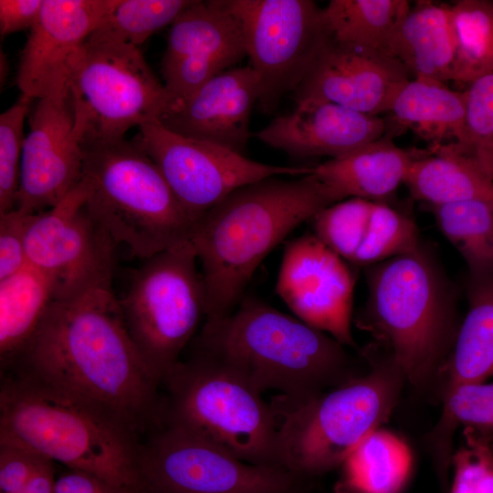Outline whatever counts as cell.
I'll return each instance as SVG.
<instances>
[{
    "label": "cell",
    "mask_w": 493,
    "mask_h": 493,
    "mask_svg": "<svg viewBox=\"0 0 493 493\" xmlns=\"http://www.w3.org/2000/svg\"><path fill=\"white\" fill-rule=\"evenodd\" d=\"M4 372L83 405L138 438L163 423L161 384L134 345L112 288L54 300Z\"/></svg>",
    "instance_id": "6da1fadb"
},
{
    "label": "cell",
    "mask_w": 493,
    "mask_h": 493,
    "mask_svg": "<svg viewBox=\"0 0 493 493\" xmlns=\"http://www.w3.org/2000/svg\"><path fill=\"white\" fill-rule=\"evenodd\" d=\"M283 177L236 189L195 222L190 241L202 266L205 320L231 313L267 255L301 223L339 202L312 173Z\"/></svg>",
    "instance_id": "7a4b0ae2"
},
{
    "label": "cell",
    "mask_w": 493,
    "mask_h": 493,
    "mask_svg": "<svg viewBox=\"0 0 493 493\" xmlns=\"http://www.w3.org/2000/svg\"><path fill=\"white\" fill-rule=\"evenodd\" d=\"M194 342V353L228 367L258 393H280L277 410L323 393L341 379L347 360L335 339L253 297L206 320Z\"/></svg>",
    "instance_id": "3957f363"
},
{
    "label": "cell",
    "mask_w": 493,
    "mask_h": 493,
    "mask_svg": "<svg viewBox=\"0 0 493 493\" xmlns=\"http://www.w3.org/2000/svg\"><path fill=\"white\" fill-rule=\"evenodd\" d=\"M0 443L140 493L141 441L90 409L24 377L1 372Z\"/></svg>",
    "instance_id": "277c9868"
},
{
    "label": "cell",
    "mask_w": 493,
    "mask_h": 493,
    "mask_svg": "<svg viewBox=\"0 0 493 493\" xmlns=\"http://www.w3.org/2000/svg\"><path fill=\"white\" fill-rule=\"evenodd\" d=\"M82 148L87 207L117 245L145 260L191 240L194 221L134 140Z\"/></svg>",
    "instance_id": "5b68a950"
},
{
    "label": "cell",
    "mask_w": 493,
    "mask_h": 493,
    "mask_svg": "<svg viewBox=\"0 0 493 493\" xmlns=\"http://www.w3.org/2000/svg\"><path fill=\"white\" fill-rule=\"evenodd\" d=\"M367 267L368 298L357 323L386 342L404 377L422 382L448 338L452 298L445 278L422 245Z\"/></svg>",
    "instance_id": "8992f818"
},
{
    "label": "cell",
    "mask_w": 493,
    "mask_h": 493,
    "mask_svg": "<svg viewBox=\"0 0 493 493\" xmlns=\"http://www.w3.org/2000/svg\"><path fill=\"white\" fill-rule=\"evenodd\" d=\"M161 387L166 393L162 424L194 433L247 463L280 467L278 413L231 369L193 352L172 368Z\"/></svg>",
    "instance_id": "52a82bcc"
},
{
    "label": "cell",
    "mask_w": 493,
    "mask_h": 493,
    "mask_svg": "<svg viewBox=\"0 0 493 493\" xmlns=\"http://www.w3.org/2000/svg\"><path fill=\"white\" fill-rule=\"evenodd\" d=\"M402 377L393 362L301 404L277 410L278 466L303 479L341 467L387 420Z\"/></svg>",
    "instance_id": "ba28073f"
},
{
    "label": "cell",
    "mask_w": 493,
    "mask_h": 493,
    "mask_svg": "<svg viewBox=\"0 0 493 493\" xmlns=\"http://www.w3.org/2000/svg\"><path fill=\"white\" fill-rule=\"evenodd\" d=\"M191 241L144 260L119 299L127 330L147 368L162 381L205 317V292Z\"/></svg>",
    "instance_id": "9c48e42d"
},
{
    "label": "cell",
    "mask_w": 493,
    "mask_h": 493,
    "mask_svg": "<svg viewBox=\"0 0 493 493\" xmlns=\"http://www.w3.org/2000/svg\"><path fill=\"white\" fill-rule=\"evenodd\" d=\"M68 90L82 147L125 139L131 129L159 119L170 102L140 48L117 42L87 39L72 64Z\"/></svg>",
    "instance_id": "30bf717a"
},
{
    "label": "cell",
    "mask_w": 493,
    "mask_h": 493,
    "mask_svg": "<svg viewBox=\"0 0 493 493\" xmlns=\"http://www.w3.org/2000/svg\"><path fill=\"white\" fill-rule=\"evenodd\" d=\"M140 493H304V479L243 461L184 428L162 424L141 442Z\"/></svg>",
    "instance_id": "8fae6325"
},
{
    "label": "cell",
    "mask_w": 493,
    "mask_h": 493,
    "mask_svg": "<svg viewBox=\"0 0 493 493\" xmlns=\"http://www.w3.org/2000/svg\"><path fill=\"white\" fill-rule=\"evenodd\" d=\"M237 20L259 89L272 112L296 90L330 39L322 8L311 0H223Z\"/></svg>",
    "instance_id": "7c38bea8"
},
{
    "label": "cell",
    "mask_w": 493,
    "mask_h": 493,
    "mask_svg": "<svg viewBox=\"0 0 493 493\" xmlns=\"http://www.w3.org/2000/svg\"><path fill=\"white\" fill-rule=\"evenodd\" d=\"M85 177L57 205L35 214L26 233L27 264L53 282L57 299L112 288L117 244L87 207Z\"/></svg>",
    "instance_id": "4fadbf2b"
},
{
    "label": "cell",
    "mask_w": 493,
    "mask_h": 493,
    "mask_svg": "<svg viewBox=\"0 0 493 493\" xmlns=\"http://www.w3.org/2000/svg\"><path fill=\"white\" fill-rule=\"evenodd\" d=\"M133 139L156 163L195 222L236 189L273 176H301L311 166L267 164L223 146L177 134L158 119Z\"/></svg>",
    "instance_id": "5bb4252c"
},
{
    "label": "cell",
    "mask_w": 493,
    "mask_h": 493,
    "mask_svg": "<svg viewBox=\"0 0 493 493\" xmlns=\"http://www.w3.org/2000/svg\"><path fill=\"white\" fill-rule=\"evenodd\" d=\"M355 279L344 259L313 235L285 247L276 292L295 317L343 346H354L351 307Z\"/></svg>",
    "instance_id": "9a60e30c"
},
{
    "label": "cell",
    "mask_w": 493,
    "mask_h": 493,
    "mask_svg": "<svg viewBox=\"0 0 493 493\" xmlns=\"http://www.w3.org/2000/svg\"><path fill=\"white\" fill-rule=\"evenodd\" d=\"M36 101L24 142L16 206L26 214L57 205L81 181L84 167L69 90Z\"/></svg>",
    "instance_id": "2e32d148"
},
{
    "label": "cell",
    "mask_w": 493,
    "mask_h": 493,
    "mask_svg": "<svg viewBox=\"0 0 493 493\" xmlns=\"http://www.w3.org/2000/svg\"><path fill=\"white\" fill-rule=\"evenodd\" d=\"M246 56L240 26L223 0L193 1L171 24L161 72L181 100Z\"/></svg>",
    "instance_id": "e0dca14e"
},
{
    "label": "cell",
    "mask_w": 493,
    "mask_h": 493,
    "mask_svg": "<svg viewBox=\"0 0 493 493\" xmlns=\"http://www.w3.org/2000/svg\"><path fill=\"white\" fill-rule=\"evenodd\" d=\"M117 0H44L21 52L16 84L32 100L68 89L71 67Z\"/></svg>",
    "instance_id": "ac0fdd59"
},
{
    "label": "cell",
    "mask_w": 493,
    "mask_h": 493,
    "mask_svg": "<svg viewBox=\"0 0 493 493\" xmlns=\"http://www.w3.org/2000/svg\"><path fill=\"white\" fill-rule=\"evenodd\" d=\"M410 72L377 50L329 39L296 89V100L332 102L365 114L389 112Z\"/></svg>",
    "instance_id": "d6986e66"
},
{
    "label": "cell",
    "mask_w": 493,
    "mask_h": 493,
    "mask_svg": "<svg viewBox=\"0 0 493 493\" xmlns=\"http://www.w3.org/2000/svg\"><path fill=\"white\" fill-rule=\"evenodd\" d=\"M259 89L253 68L227 69L181 100H170L159 121L184 137L209 142L244 154Z\"/></svg>",
    "instance_id": "ffe728a7"
},
{
    "label": "cell",
    "mask_w": 493,
    "mask_h": 493,
    "mask_svg": "<svg viewBox=\"0 0 493 493\" xmlns=\"http://www.w3.org/2000/svg\"><path fill=\"white\" fill-rule=\"evenodd\" d=\"M387 120L341 105L305 100L278 116L256 133L267 145L296 158L329 156L354 152L387 133Z\"/></svg>",
    "instance_id": "44dd1931"
},
{
    "label": "cell",
    "mask_w": 493,
    "mask_h": 493,
    "mask_svg": "<svg viewBox=\"0 0 493 493\" xmlns=\"http://www.w3.org/2000/svg\"><path fill=\"white\" fill-rule=\"evenodd\" d=\"M386 133L348 154L312 166L311 173L330 188L339 202L357 197L385 202L404 184L417 152L398 147Z\"/></svg>",
    "instance_id": "7402d4cb"
},
{
    "label": "cell",
    "mask_w": 493,
    "mask_h": 493,
    "mask_svg": "<svg viewBox=\"0 0 493 493\" xmlns=\"http://www.w3.org/2000/svg\"><path fill=\"white\" fill-rule=\"evenodd\" d=\"M386 54L414 78L452 80L456 42L450 5L417 1L396 27Z\"/></svg>",
    "instance_id": "603a6c76"
},
{
    "label": "cell",
    "mask_w": 493,
    "mask_h": 493,
    "mask_svg": "<svg viewBox=\"0 0 493 493\" xmlns=\"http://www.w3.org/2000/svg\"><path fill=\"white\" fill-rule=\"evenodd\" d=\"M466 94L443 81L414 78L399 89L388 113L400 127L411 128L432 145L466 144Z\"/></svg>",
    "instance_id": "cb8c5ba5"
},
{
    "label": "cell",
    "mask_w": 493,
    "mask_h": 493,
    "mask_svg": "<svg viewBox=\"0 0 493 493\" xmlns=\"http://www.w3.org/2000/svg\"><path fill=\"white\" fill-rule=\"evenodd\" d=\"M412 161L404 184L412 197L426 205L471 199L493 200V182L453 143L432 145Z\"/></svg>",
    "instance_id": "d4e9b609"
},
{
    "label": "cell",
    "mask_w": 493,
    "mask_h": 493,
    "mask_svg": "<svg viewBox=\"0 0 493 493\" xmlns=\"http://www.w3.org/2000/svg\"><path fill=\"white\" fill-rule=\"evenodd\" d=\"M57 299L51 279L27 264L0 279V362L6 368Z\"/></svg>",
    "instance_id": "484cf974"
},
{
    "label": "cell",
    "mask_w": 493,
    "mask_h": 493,
    "mask_svg": "<svg viewBox=\"0 0 493 493\" xmlns=\"http://www.w3.org/2000/svg\"><path fill=\"white\" fill-rule=\"evenodd\" d=\"M341 467L340 493H401L411 475L413 457L402 438L380 427Z\"/></svg>",
    "instance_id": "4316f807"
},
{
    "label": "cell",
    "mask_w": 493,
    "mask_h": 493,
    "mask_svg": "<svg viewBox=\"0 0 493 493\" xmlns=\"http://www.w3.org/2000/svg\"><path fill=\"white\" fill-rule=\"evenodd\" d=\"M467 297L468 311L449 362V386L493 376V273L469 276Z\"/></svg>",
    "instance_id": "83f0119b"
},
{
    "label": "cell",
    "mask_w": 493,
    "mask_h": 493,
    "mask_svg": "<svg viewBox=\"0 0 493 493\" xmlns=\"http://www.w3.org/2000/svg\"><path fill=\"white\" fill-rule=\"evenodd\" d=\"M411 6L406 0H330L322 15L330 39L386 54Z\"/></svg>",
    "instance_id": "f1b7e54d"
},
{
    "label": "cell",
    "mask_w": 493,
    "mask_h": 493,
    "mask_svg": "<svg viewBox=\"0 0 493 493\" xmlns=\"http://www.w3.org/2000/svg\"><path fill=\"white\" fill-rule=\"evenodd\" d=\"M426 207L467 263L469 276L493 273V200L471 199Z\"/></svg>",
    "instance_id": "f546056e"
},
{
    "label": "cell",
    "mask_w": 493,
    "mask_h": 493,
    "mask_svg": "<svg viewBox=\"0 0 493 493\" xmlns=\"http://www.w3.org/2000/svg\"><path fill=\"white\" fill-rule=\"evenodd\" d=\"M456 56L452 80L469 84L493 71V1L450 5Z\"/></svg>",
    "instance_id": "4dcf8cb0"
},
{
    "label": "cell",
    "mask_w": 493,
    "mask_h": 493,
    "mask_svg": "<svg viewBox=\"0 0 493 493\" xmlns=\"http://www.w3.org/2000/svg\"><path fill=\"white\" fill-rule=\"evenodd\" d=\"M192 2L117 0L111 11L88 39L139 47L154 32L172 24Z\"/></svg>",
    "instance_id": "1f68e13d"
},
{
    "label": "cell",
    "mask_w": 493,
    "mask_h": 493,
    "mask_svg": "<svg viewBox=\"0 0 493 493\" xmlns=\"http://www.w3.org/2000/svg\"><path fill=\"white\" fill-rule=\"evenodd\" d=\"M414 221L384 202H374L364 239L352 264L370 267L420 246Z\"/></svg>",
    "instance_id": "d6a6232c"
},
{
    "label": "cell",
    "mask_w": 493,
    "mask_h": 493,
    "mask_svg": "<svg viewBox=\"0 0 493 493\" xmlns=\"http://www.w3.org/2000/svg\"><path fill=\"white\" fill-rule=\"evenodd\" d=\"M373 203L351 197L323 208L311 219L314 236L351 263L366 235Z\"/></svg>",
    "instance_id": "836d02e7"
},
{
    "label": "cell",
    "mask_w": 493,
    "mask_h": 493,
    "mask_svg": "<svg viewBox=\"0 0 493 493\" xmlns=\"http://www.w3.org/2000/svg\"><path fill=\"white\" fill-rule=\"evenodd\" d=\"M466 144L460 152L493 182V71L467 85Z\"/></svg>",
    "instance_id": "e575fe53"
},
{
    "label": "cell",
    "mask_w": 493,
    "mask_h": 493,
    "mask_svg": "<svg viewBox=\"0 0 493 493\" xmlns=\"http://www.w3.org/2000/svg\"><path fill=\"white\" fill-rule=\"evenodd\" d=\"M32 100H18L0 115V214L16 209L22 154L26 135L24 124Z\"/></svg>",
    "instance_id": "d590c367"
},
{
    "label": "cell",
    "mask_w": 493,
    "mask_h": 493,
    "mask_svg": "<svg viewBox=\"0 0 493 493\" xmlns=\"http://www.w3.org/2000/svg\"><path fill=\"white\" fill-rule=\"evenodd\" d=\"M443 422L449 427L463 425L480 434H493V383H466L449 386Z\"/></svg>",
    "instance_id": "8d00e7d4"
},
{
    "label": "cell",
    "mask_w": 493,
    "mask_h": 493,
    "mask_svg": "<svg viewBox=\"0 0 493 493\" xmlns=\"http://www.w3.org/2000/svg\"><path fill=\"white\" fill-rule=\"evenodd\" d=\"M465 443L453 456L450 493H493V450L490 437L464 429Z\"/></svg>",
    "instance_id": "74e56055"
},
{
    "label": "cell",
    "mask_w": 493,
    "mask_h": 493,
    "mask_svg": "<svg viewBox=\"0 0 493 493\" xmlns=\"http://www.w3.org/2000/svg\"><path fill=\"white\" fill-rule=\"evenodd\" d=\"M34 215L18 209L0 214V279L27 265L26 233Z\"/></svg>",
    "instance_id": "f35d334b"
},
{
    "label": "cell",
    "mask_w": 493,
    "mask_h": 493,
    "mask_svg": "<svg viewBox=\"0 0 493 493\" xmlns=\"http://www.w3.org/2000/svg\"><path fill=\"white\" fill-rule=\"evenodd\" d=\"M47 458L19 446L0 443V493H20Z\"/></svg>",
    "instance_id": "ab89813d"
},
{
    "label": "cell",
    "mask_w": 493,
    "mask_h": 493,
    "mask_svg": "<svg viewBox=\"0 0 493 493\" xmlns=\"http://www.w3.org/2000/svg\"><path fill=\"white\" fill-rule=\"evenodd\" d=\"M44 0H0V34L31 29L39 18Z\"/></svg>",
    "instance_id": "60d3db41"
},
{
    "label": "cell",
    "mask_w": 493,
    "mask_h": 493,
    "mask_svg": "<svg viewBox=\"0 0 493 493\" xmlns=\"http://www.w3.org/2000/svg\"><path fill=\"white\" fill-rule=\"evenodd\" d=\"M55 493H135L89 472L68 469L56 479Z\"/></svg>",
    "instance_id": "b9f144b4"
},
{
    "label": "cell",
    "mask_w": 493,
    "mask_h": 493,
    "mask_svg": "<svg viewBox=\"0 0 493 493\" xmlns=\"http://www.w3.org/2000/svg\"><path fill=\"white\" fill-rule=\"evenodd\" d=\"M53 461L44 460L32 473L20 493H55L56 475Z\"/></svg>",
    "instance_id": "7bdbcfd3"
},
{
    "label": "cell",
    "mask_w": 493,
    "mask_h": 493,
    "mask_svg": "<svg viewBox=\"0 0 493 493\" xmlns=\"http://www.w3.org/2000/svg\"><path fill=\"white\" fill-rule=\"evenodd\" d=\"M7 72V60L5 54L1 53V85L5 82L6 79Z\"/></svg>",
    "instance_id": "ee69618b"
}]
</instances>
